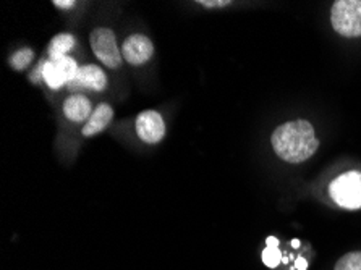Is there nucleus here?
<instances>
[{"label":"nucleus","mask_w":361,"mask_h":270,"mask_svg":"<svg viewBox=\"0 0 361 270\" xmlns=\"http://www.w3.org/2000/svg\"><path fill=\"white\" fill-rule=\"evenodd\" d=\"M271 142L277 156L290 164L308 161L319 147L313 125L306 120H295L281 125L272 133Z\"/></svg>","instance_id":"f257e3e1"},{"label":"nucleus","mask_w":361,"mask_h":270,"mask_svg":"<svg viewBox=\"0 0 361 270\" xmlns=\"http://www.w3.org/2000/svg\"><path fill=\"white\" fill-rule=\"evenodd\" d=\"M331 21L341 36H361V0H337L332 5Z\"/></svg>","instance_id":"f03ea898"},{"label":"nucleus","mask_w":361,"mask_h":270,"mask_svg":"<svg viewBox=\"0 0 361 270\" xmlns=\"http://www.w3.org/2000/svg\"><path fill=\"white\" fill-rule=\"evenodd\" d=\"M329 192L341 207L361 209V173L347 172L337 176L329 186Z\"/></svg>","instance_id":"7ed1b4c3"},{"label":"nucleus","mask_w":361,"mask_h":270,"mask_svg":"<svg viewBox=\"0 0 361 270\" xmlns=\"http://www.w3.org/2000/svg\"><path fill=\"white\" fill-rule=\"evenodd\" d=\"M92 52L109 68H118L122 65V51L116 41V35L109 27H96L90 36Z\"/></svg>","instance_id":"20e7f679"},{"label":"nucleus","mask_w":361,"mask_h":270,"mask_svg":"<svg viewBox=\"0 0 361 270\" xmlns=\"http://www.w3.org/2000/svg\"><path fill=\"white\" fill-rule=\"evenodd\" d=\"M80 67L73 59L62 57L57 60H49L42 63V78L47 82L49 87L59 90L65 82H72L78 75Z\"/></svg>","instance_id":"39448f33"},{"label":"nucleus","mask_w":361,"mask_h":270,"mask_svg":"<svg viewBox=\"0 0 361 270\" xmlns=\"http://www.w3.org/2000/svg\"><path fill=\"white\" fill-rule=\"evenodd\" d=\"M136 131L147 145H157L166 136V123L156 110H146L136 118Z\"/></svg>","instance_id":"423d86ee"},{"label":"nucleus","mask_w":361,"mask_h":270,"mask_svg":"<svg viewBox=\"0 0 361 270\" xmlns=\"http://www.w3.org/2000/svg\"><path fill=\"white\" fill-rule=\"evenodd\" d=\"M154 54V46L149 37L143 35H131L122 46V57L130 65H143Z\"/></svg>","instance_id":"0eeeda50"},{"label":"nucleus","mask_w":361,"mask_h":270,"mask_svg":"<svg viewBox=\"0 0 361 270\" xmlns=\"http://www.w3.org/2000/svg\"><path fill=\"white\" fill-rule=\"evenodd\" d=\"M70 86L75 87H87L92 91H104L107 86L106 73L96 65H85L78 70L76 78L70 82Z\"/></svg>","instance_id":"6e6552de"},{"label":"nucleus","mask_w":361,"mask_h":270,"mask_svg":"<svg viewBox=\"0 0 361 270\" xmlns=\"http://www.w3.org/2000/svg\"><path fill=\"white\" fill-rule=\"evenodd\" d=\"M63 113L65 117L75 123L86 122L92 115L90 99H86L85 96H70L63 104Z\"/></svg>","instance_id":"1a4fd4ad"},{"label":"nucleus","mask_w":361,"mask_h":270,"mask_svg":"<svg viewBox=\"0 0 361 270\" xmlns=\"http://www.w3.org/2000/svg\"><path fill=\"white\" fill-rule=\"evenodd\" d=\"M114 117V110L111 106H107V104H99L94 109V112L87 120V123L83 126V136H94L102 131L106 126L109 125Z\"/></svg>","instance_id":"9d476101"},{"label":"nucleus","mask_w":361,"mask_h":270,"mask_svg":"<svg viewBox=\"0 0 361 270\" xmlns=\"http://www.w3.org/2000/svg\"><path fill=\"white\" fill-rule=\"evenodd\" d=\"M75 44L76 41L72 35H67V32L57 35L49 44V57H51V60L67 57V52L72 51Z\"/></svg>","instance_id":"9b49d317"},{"label":"nucleus","mask_w":361,"mask_h":270,"mask_svg":"<svg viewBox=\"0 0 361 270\" xmlns=\"http://www.w3.org/2000/svg\"><path fill=\"white\" fill-rule=\"evenodd\" d=\"M32 59H35V52L28 47H23L12 55V59H10V65H12L15 70L20 71L28 67V65L32 62Z\"/></svg>","instance_id":"f8f14e48"},{"label":"nucleus","mask_w":361,"mask_h":270,"mask_svg":"<svg viewBox=\"0 0 361 270\" xmlns=\"http://www.w3.org/2000/svg\"><path fill=\"white\" fill-rule=\"evenodd\" d=\"M334 270H361V251L348 252L337 262Z\"/></svg>","instance_id":"ddd939ff"},{"label":"nucleus","mask_w":361,"mask_h":270,"mask_svg":"<svg viewBox=\"0 0 361 270\" xmlns=\"http://www.w3.org/2000/svg\"><path fill=\"white\" fill-rule=\"evenodd\" d=\"M281 252H279L277 247H269L267 246L264 252H262V262L266 264L267 267H277L279 262H281Z\"/></svg>","instance_id":"4468645a"},{"label":"nucleus","mask_w":361,"mask_h":270,"mask_svg":"<svg viewBox=\"0 0 361 270\" xmlns=\"http://www.w3.org/2000/svg\"><path fill=\"white\" fill-rule=\"evenodd\" d=\"M200 5H204V7H224V5H231L228 0H200Z\"/></svg>","instance_id":"2eb2a0df"},{"label":"nucleus","mask_w":361,"mask_h":270,"mask_svg":"<svg viewBox=\"0 0 361 270\" xmlns=\"http://www.w3.org/2000/svg\"><path fill=\"white\" fill-rule=\"evenodd\" d=\"M57 8H72L75 7V0H54L52 2Z\"/></svg>","instance_id":"dca6fc26"},{"label":"nucleus","mask_w":361,"mask_h":270,"mask_svg":"<svg viewBox=\"0 0 361 270\" xmlns=\"http://www.w3.org/2000/svg\"><path fill=\"white\" fill-rule=\"evenodd\" d=\"M295 267L300 269V270H305L306 267H308V262H306L303 257H298L297 259V264H295Z\"/></svg>","instance_id":"f3484780"},{"label":"nucleus","mask_w":361,"mask_h":270,"mask_svg":"<svg viewBox=\"0 0 361 270\" xmlns=\"http://www.w3.org/2000/svg\"><path fill=\"white\" fill-rule=\"evenodd\" d=\"M266 243H267V246H269V247H276V246H277V240L272 238V236H269Z\"/></svg>","instance_id":"a211bd4d"}]
</instances>
